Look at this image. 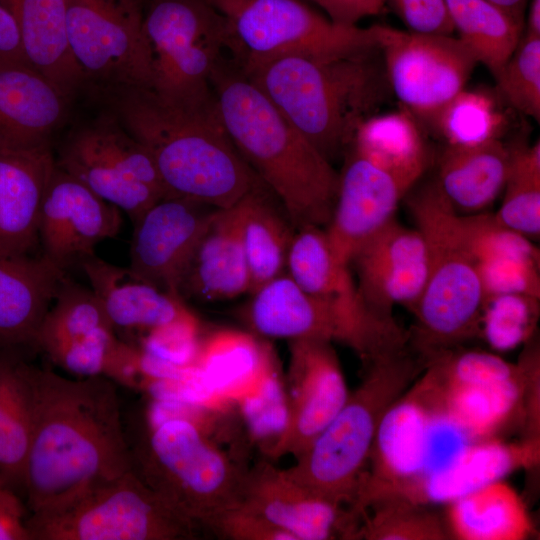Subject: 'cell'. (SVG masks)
Returning a JSON list of instances; mask_svg holds the SVG:
<instances>
[{
	"instance_id": "7402d4cb",
	"label": "cell",
	"mask_w": 540,
	"mask_h": 540,
	"mask_svg": "<svg viewBox=\"0 0 540 540\" xmlns=\"http://www.w3.org/2000/svg\"><path fill=\"white\" fill-rule=\"evenodd\" d=\"M405 196L390 175L347 151L333 213L324 228L338 259L350 265L355 253L395 218Z\"/></svg>"
},
{
	"instance_id": "603a6c76",
	"label": "cell",
	"mask_w": 540,
	"mask_h": 540,
	"mask_svg": "<svg viewBox=\"0 0 540 540\" xmlns=\"http://www.w3.org/2000/svg\"><path fill=\"white\" fill-rule=\"evenodd\" d=\"M539 458V437L512 443L499 438L468 441L442 464L431 467L401 497L425 505L448 504L519 469L537 465Z\"/></svg>"
},
{
	"instance_id": "7a4b0ae2",
	"label": "cell",
	"mask_w": 540,
	"mask_h": 540,
	"mask_svg": "<svg viewBox=\"0 0 540 540\" xmlns=\"http://www.w3.org/2000/svg\"><path fill=\"white\" fill-rule=\"evenodd\" d=\"M109 110L150 153L169 196L228 209L266 186L242 158L215 97L171 104L147 88L105 92Z\"/></svg>"
},
{
	"instance_id": "f35d334b",
	"label": "cell",
	"mask_w": 540,
	"mask_h": 540,
	"mask_svg": "<svg viewBox=\"0 0 540 540\" xmlns=\"http://www.w3.org/2000/svg\"><path fill=\"white\" fill-rule=\"evenodd\" d=\"M510 162L502 203L494 213L503 226L534 241L540 236V143H508Z\"/></svg>"
},
{
	"instance_id": "8d00e7d4",
	"label": "cell",
	"mask_w": 540,
	"mask_h": 540,
	"mask_svg": "<svg viewBox=\"0 0 540 540\" xmlns=\"http://www.w3.org/2000/svg\"><path fill=\"white\" fill-rule=\"evenodd\" d=\"M512 112L495 87H465L423 127L446 145H477L503 140Z\"/></svg>"
},
{
	"instance_id": "d6986e66",
	"label": "cell",
	"mask_w": 540,
	"mask_h": 540,
	"mask_svg": "<svg viewBox=\"0 0 540 540\" xmlns=\"http://www.w3.org/2000/svg\"><path fill=\"white\" fill-rule=\"evenodd\" d=\"M240 504L293 540L358 539V510L310 491L267 459L247 470Z\"/></svg>"
},
{
	"instance_id": "f907efd6",
	"label": "cell",
	"mask_w": 540,
	"mask_h": 540,
	"mask_svg": "<svg viewBox=\"0 0 540 540\" xmlns=\"http://www.w3.org/2000/svg\"><path fill=\"white\" fill-rule=\"evenodd\" d=\"M29 65L19 28L7 9L0 3V65Z\"/></svg>"
},
{
	"instance_id": "681fc988",
	"label": "cell",
	"mask_w": 540,
	"mask_h": 540,
	"mask_svg": "<svg viewBox=\"0 0 540 540\" xmlns=\"http://www.w3.org/2000/svg\"><path fill=\"white\" fill-rule=\"evenodd\" d=\"M319 6L332 21L357 25L366 17L376 16L385 9V0H307Z\"/></svg>"
},
{
	"instance_id": "30bf717a",
	"label": "cell",
	"mask_w": 540,
	"mask_h": 540,
	"mask_svg": "<svg viewBox=\"0 0 540 540\" xmlns=\"http://www.w3.org/2000/svg\"><path fill=\"white\" fill-rule=\"evenodd\" d=\"M31 540H184L199 527L131 469L59 513L25 522Z\"/></svg>"
},
{
	"instance_id": "4316f807",
	"label": "cell",
	"mask_w": 540,
	"mask_h": 540,
	"mask_svg": "<svg viewBox=\"0 0 540 540\" xmlns=\"http://www.w3.org/2000/svg\"><path fill=\"white\" fill-rule=\"evenodd\" d=\"M460 219L485 297L501 293L540 297V255L532 240L503 226L493 214H460Z\"/></svg>"
},
{
	"instance_id": "3957f363",
	"label": "cell",
	"mask_w": 540,
	"mask_h": 540,
	"mask_svg": "<svg viewBox=\"0 0 540 540\" xmlns=\"http://www.w3.org/2000/svg\"><path fill=\"white\" fill-rule=\"evenodd\" d=\"M210 85L224 128L297 230L325 228L336 202L339 173L273 105L228 54Z\"/></svg>"
},
{
	"instance_id": "52a82bcc",
	"label": "cell",
	"mask_w": 540,
	"mask_h": 540,
	"mask_svg": "<svg viewBox=\"0 0 540 540\" xmlns=\"http://www.w3.org/2000/svg\"><path fill=\"white\" fill-rule=\"evenodd\" d=\"M130 454L138 477L199 526L208 528L241 502L248 469L191 419L151 425Z\"/></svg>"
},
{
	"instance_id": "e0dca14e",
	"label": "cell",
	"mask_w": 540,
	"mask_h": 540,
	"mask_svg": "<svg viewBox=\"0 0 540 540\" xmlns=\"http://www.w3.org/2000/svg\"><path fill=\"white\" fill-rule=\"evenodd\" d=\"M285 393L287 427L271 459L299 457L346 403L350 393L331 341L289 340Z\"/></svg>"
},
{
	"instance_id": "484cf974",
	"label": "cell",
	"mask_w": 540,
	"mask_h": 540,
	"mask_svg": "<svg viewBox=\"0 0 540 540\" xmlns=\"http://www.w3.org/2000/svg\"><path fill=\"white\" fill-rule=\"evenodd\" d=\"M183 301L227 300L250 292L236 205L218 209L182 266L173 288Z\"/></svg>"
},
{
	"instance_id": "c3c4849f",
	"label": "cell",
	"mask_w": 540,
	"mask_h": 540,
	"mask_svg": "<svg viewBox=\"0 0 540 540\" xmlns=\"http://www.w3.org/2000/svg\"><path fill=\"white\" fill-rule=\"evenodd\" d=\"M208 528L221 538L231 540H293L287 532L240 503L218 516Z\"/></svg>"
},
{
	"instance_id": "cb8c5ba5",
	"label": "cell",
	"mask_w": 540,
	"mask_h": 540,
	"mask_svg": "<svg viewBox=\"0 0 540 540\" xmlns=\"http://www.w3.org/2000/svg\"><path fill=\"white\" fill-rule=\"evenodd\" d=\"M70 98L29 65H0V154L52 149Z\"/></svg>"
},
{
	"instance_id": "7bdbcfd3",
	"label": "cell",
	"mask_w": 540,
	"mask_h": 540,
	"mask_svg": "<svg viewBox=\"0 0 540 540\" xmlns=\"http://www.w3.org/2000/svg\"><path fill=\"white\" fill-rule=\"evenodd\" d=\"M495 88L517 113L540 121V37L522 35L506 62L493 74Z\"/></svg>"
},
{
	"instance_id": "836d02e7",
	"label": "cell",
	"mask_w": 540,
	"mask_h": 540,
	"mask_svg": "<svg viewBox=\"0 0 540 540\" xmlns=\"http://www.w3.org/2000/svg\"><path fill=\"white\" fill-rule=\"evenodd\" d=\"M444 522L457 540H524L534 527L526 503L507 482L497 480L448 504Z\"/></svg>"
},
{
	"instance_id": "83f0119b",
	"label": "cell",
	"mask_w": 540,
	"mask_h": 540,
	"mask_svg": "<svg viewBox=\"0 0 540 540\" xmlns=\"http://www.w3.org/2000/svg\"><path fill=\"white\" fill-rule=\"evenodd\" d=\"M114 328L151 330L185 314L183 300L95 254L80 263Z\"/></svg>"
},
{
	"instance_id": "b9f144b4",
	"label": "cell",
	"mask_w": 540,
	"mask_h": 540,
	"mask_svg": "<svg viewBox=\"0 0 540 540\" xmlns=\"http://www.w3.org/2000/svg\"><path fill=\"white\" fill-rule=\"evenodd\" d=\"M540 297L501 293L483 301L478 336L497 352L519 347L533 336L539 318Z\"/></svg>"
},
{
	"instance_id": "e575fe53",
	"label": "cell",
	"mask_w": 540,
	"mask_h": 540,
	"mask_svg": "<svg viewBox=\"0 0 540 540\" xmlns=\"http://www.w3.org/2000/svg\"><path fill=\"white\" fill-rule=\"evenodd\" d=\"M275 200V195L265 186L236 204L251 294L284 274L287 268L296 229Z\"/></svg>"
},
{
	"instance_id": "ac0fdd59",
	"label": "cell",
	"mask_w": 540,
	"mask_h": 540,
	"mask_svg": "<svg viewBox=\"0 0 540 540\" xmlns=\"http://www.w3.org/2000/svg\"><path fill=\"white\" fill-rule=\"evenodd\" d=\"M122 211L54 165L43 195L38 240L42 256L66 270L119 233Z\"/></svg>"
},
{
	"instance_id": "d6a6232c",
	"label": "cell",
	"mask_w": 540,
	"mask_h": 540,
	"mask_svg": "<svg viewBox=\"0 0 540 540\" xmlns=\"http://www.w3.org/2000/svg\"><path fill=\"white\" fill-rule=\"evenodd\" d=\"M14 18L30 66L68 98L86 84L67 38L64 0H0Z\"/></svg>"
},
{
	"instance_id": "9a60e30c",
	"label": "cell",
	"mask_w": 540,
	"mask_h": 540,
	"mask_svg": "<svg viewBox=\"0 0 540 540\" xmlns=\"http://www.w3.org/2000/svg\"><path fill=\"white\" fill-rule=\"evenodd\" d=\"M286 270L304 291L331 307L355 329L363 345L361 360L407 337L394 319H382L369 310L350 265L335 255L324 228L306 226L295 231Z\"/></svg>"
},
{
	"instance_id": "1f68e13d",
	"label": "cell",
	"mask_w": 540,
	"mask_h": 540,
	"mask_svg": "<svg viewBox=\"0 0 540 540\" xmlns=\"http://www.w3.org/2000/svg\"><path fill=\"white\" fill-rule=\"evenodd\" d=\"M434 162V178L454 210L462 215L477 214L502 193L510 149L503 140L467 146L444 144Z\"/></svg>"
},
{
	"instance_id": "5b68a950",
	"label": "cell",
	"mask_w": 540,
	"mask_h": 540,
	"mask_svg": "<svg viewBox=\"0 0 540 540\" xmlns=\"http://www.w3.org/2000/svg\"><path fill=\"white\" fill-rule=\"evenodd\" d=\"M429 360L410 340L363 360L361 383L295 464L285 469L288 475L320 496L355 507L382 418Z\"/></svg>"
},
{
	"instance_id": "f6af8a7d",
	"label": "cell",
	"mask_w": 540,
	"mask_h": 540,
	"mask_svg": "<svg viewBox=\"0 0 540 540\" xmlns=\"http://www.w3.org/2000/svg\"><path fill=\"white\" fill-rule=\"evenodd\" d=\"M119 345L112 327H99L47 355L66 371L83 378L108 375Z\"/></svg>"
},
{
	"instance_id": "ab89813d",
	"label": "cell",
	"mask_w": 540,
	"mask_h": 540,
	"mask_svg": "<svg viewBox=\"0 0 540 540\" xmlns=\"http://www.w3.org/2000/svg\"><path fill=\"white\" fill-rule=\"evenodd\" d=\"M99 327H112L99 298L90 287L74 282L65 274L40 325L34 345L47 354Z\"/></svg>"
},
{
	"instance_id": "4dcf8cb0",
	"label": "cell",
	"mask_w": 540,
	"mask_h": 540,
	"mask_svg": "<svg viewBox=\"0 0 540 540\" xmlns=\"http://www.w3.org/2000/svg\"><path fill=\"white\" fill-rule=\"evenodd\" d=\"M347 151L386 172L405 194L435 160L426 130L405 108L367 118L358 126Z\"/></svg>"
},
{
	"instance_id": "816d5d0a",
	"label": "cell",
	"mask_w": 540,
	"mask_h": 540,
	"mask_svg": "<svg viewBox=\"0 0 540 540\" xmlns=\"http://www.w3.org/2000/svg\"><path fill=\"white\" fill-rule=\"evenodd\" d=\"M23 515L0 505V540H31Z\"/></svg>"
},
{
	"instance_id": "7dc6e473",
	"label": "cell",
	"mask_w": 540,
	"mask_h": 540,
	"mask_svg": "<svg viewBox=\"0 0 540 540\" xmlns=\"http://www.w3.org/2000/svg\"><path fill=\"white\" fill-rule=\"evenodd\" d=\"M411 32L454 35L446 0H385Z\"/></svg>"
},
{
	"instance_id": "44dd1931",
	"label": "cell",
	"mask_w": 540,
	"mask_h": 540,
	"mask_svg": "<svg viewBox=\"0 0 540 540\" xmlns=\"http://www.w3.org/2000/svg\"><path fill=\"white\" fill-rule=\"evenodd\" d=\"M217 208L169 196L133 224L129 267L141 278L173 293L176 278Z\"/></svg>"
},
{
	"instance_id": "d4e9b609",
	"label": "cell",
	"mask_w": 540,
	"mask_h": 540,
	"mask_svg": "<svg viewBox=\"0 0 540 540\" xmlns=\"http://www.w3.org/2000/svg\"><path fill=\"white\" fill-rule=\"evenodd\" d=\"M244 316L253 332L261 336L339 341L359 356L363 351L355 329L331 307L304 291L286 272L252 293Z\"/></svg>"
},
{
	"instance_id": "f1b7e54d",
	"label": "cell",
	"mask_w": 540,
	"mask_h": 540,
	"mask_svg": "<svg viewBox=\"0 0 540 540\" xmlns=\"http://www.w3.org/2000/svg\"><path fill=\"white\" fill-rule=\"evenodd\" d=\"M55 165L52 149L0 154V254L31 255L46 185Z\"/></svg>"
},
{
	"instance_id": "7c38bea8",
	"label": "cell",
	"mask_w": 540,
	"mask_h": 540,
	"mask_svg": "<svg viewBox=\"0 0 540 540\" xmlns=\"http://www.w3.org/2000/svg\"><path fill=\"white\" fill-rule=\"evenodd\" d=\"M66 33L86 84L101 92L152 87L144 0H64Z\"/></svg>"
},
{
	"instance_id": "8992f818",
	"label": "cell",
	"mask_w": 540,
	"mask_h": 540,
	"mask_svg": "<svg viewBox=\"0 0 540 540\" xmlns=\"http://www.w3.org/2000/svg\"><path fill=\"white\" fill-rule=\"evenodd\" d=\"M405 197L428 252L427 280L412 312L415 325L409 339L418 351L432 357L478 336L484 289L460 214L435 178Z\"/></svg>"
},
{
	"instance_id": "74e56055",
	"label": "cell",
	"mask_w": 540,
	"mask_h": 540,
	"mask_svg": "<svg viewBox=\"0 0 540 540\" xmlns=\"http://www.w3.org/2000/svg\"><path fill=\"white\" fill-rule=\"evenodd\" d=\"M454 32L493 75L520 41L524 23L489 0H446Z\"/></svg>"
},
{
	"instance_id": "6da1fadb",
	"label": "cell",
	"mask_w": 540,
	"mask_h": 540,
	"mask_svg": "<svg viewBox=\"0 0 540 540\" xmlns=\"http://www.w3.org/2000/svg\"><path fill=\"white\" fill-rule=\"evenodd\" d=\"M34 417L24 484L33 516L59 513L132 469L115 386L33 368Z\"/></svg>"
},
{
	"instance_id": "ba28073f",
	"label": "cell",
	"mask_w": 540,
	"mask_h": 540,
	"mask_svg": "<svg viewBox=\"0 0 540 540\" xmlns=\"http://www.w3.org/2000/svg\"><path fill=\"white\" fill-rule=\"evenodd\" d=\"M227 20L241 67L296 55L329 61L381 50L383 25L336 23L304 0H208Z\"/></svg>"
},
{
	"instance_id": "8fae6325",
	"label": "cell",
	"mask_w": 540,
	"mask_h": 540,
	"mask_svg": "<svg viewBox=\"0 0 540 540\" xmlns=\"http://www.w3.org/2000/svg\"><path fill=\"white\" fill-rule=\"evenodd\" d=\"M55 164L125 212L133 224L169 197L148 150L110 110L73 128Z\"/></svg>"
},
{
	"instance_id": "5bb4252c",
	"label": "cell",
	"mask_w": 540,
	"mask_h": 540,
	"mask_svg": "<svg viewBox=\"0 0 540 540\" xmlns=\"http://www.w3.org/2000/svg\"><path fill=\"white\" fill-rule=\"evenodd\" d=\"M381 55L391 93L423 126L462 91L478 60L457 36L383 25Z\"/></svg>"
},
{
	"instance_id": "9f6ffc18",
	"label": "cell",
	"mask_w": 540,
	"mask_h": 540,
	"mask_svg": "<svg viewBox=\"0 0 540 540\" xmlns=\"http://www.w3.org/2000/svg\"><path fill=\"white\" fill-rule=\"evenodd\" d=\"M304 1H307V0H304ZM308 2V1H307Z\"/></svg>"
},
{
	"instance_id": "ffe728a7",
	"label": "cell",
	"mask_w": 540,
	"mask_h": 540,
	"mask_svg": "<svg viewBox=\"0 0 540 540\" xmlns=\"http://www.w3.org/2000/svg\"><path fill=\"white\" fill-rule=\"evenodd\" d=\"M358 276L357 286L369 310L392 320L395 306L410 312L416 308L428 275L424 237L396 218L372 236L350 261Z\"/></svg>"
},
{
	"instance_id": "db71d44e",
	"label": "cell",
	"mask_w": 540,
	"mask_h": 540,
	"mask_svg": "<svg viewBox=\"0 0 540 540\" xmlns=\"http://www.w3.org/2000/svg\"><path fill=\"white\" fill-rule=\"evenodd\" d=\"M498 5L518 21L524 23V11L528 0H489Z\"/></svg>"
},
{
	"instance_id": "d590c367",
	"label": "cell",
	"mask_w": 540,
	"mask_h": 540,
	"mask_svg": "<svg viewBox=\"0 0 540 540\" xmlns=\"http://www.w3.org/2000/svg\"><path fill=\"white\" fill-rule=\"evenodd\" d=\"M33 368L21 360L0 359V477L21 486L33 429Z\"/></svg>"
},
{
	"instance_id": "60d3db41",
	"label": "cell",
	"mask_w": 540,
	"mask_h": 540,
	"mask_svg": "<svg viewBox=\"0 0 540 540\" xmlns=\"http://www.w3.org/2000/svg\"><path fill=\"white\" fill-rule=\"evenodd\" d=\"M358 539L446 540L450 539L444 519L428 505L400 496H385L369 502L362 510Z\"/></svg>"
},
{
	"instance_id": "277c9868",
	"label": "cell",
	"mask_w": 540,
	"mask_h": 540,
	"mask_svg": "<svg viewBox=\"0 0 540 540\" xmlns=\"http://www.w3.org/2000/svg\"><path fill=\"white\" fill-rule=\"evenodd\" d=\"M241 68L330 163L391 93L381 51L329 61L287 55Z\"/></svg>"
},
{
	"instance_id": "11a10c76",
	"label": "cell",
	"mask_w": 540,
	"mask_h": 540,
	"mask_svg": "<svg viewBox=\"0 0 540 540\" xmlns=\"http://www.w3.org/2000/svg\"><path fill=\"white\" fill-rule=\"evenodd\" d=\"M0 505L24 515V507L10 490L0 486Z\"/></svg>"
},
{
	"instance_id": "4fadbf2b",
	"label": "cell",
	"mask_w": 540,
	"mask_h": 540,
	"mask_svg": "<svg viewBox=\"0 0 540 540\" xmlns=\"http://www.w3.org/2000/svg\"><path fill=\"white\" fill-rule=\"evenodd\" d=\"M521 358L523 368L516 376L480 383L442 379L428 363L420 381L436 418L468 441L497 438L519 419L527 437H539V351L529 348Z\"/></svg>"
},
{
	"instance_id": "bcb514c9",
	"label": "cell",
	"mask_w": 540,
	"mask_h": 540,
	"mask_svg": "<svg viewBox=\"0 0 540 540\" xmlns=\"http://www.w3.org/2000/svg\"><path fill=\"white\" fill-rule=\"evenodd\" d=\"M198 321L188 310L175 320L153 328L143 341V350L178 365H195L199 353Z\"/></svg>"
},
{
	"instance_id": "ee69618b",
	"label": "cell",
	"mask_w": 540,
	"mask_h": 540,
	"mask_svg": "<svg viewBox=\"0 0 540 540\" xmlns=\"http://www.w3.org/2000/svg\"><path fill=\"white\" fill-rule=\"evenodd\" d=\"M256 382L253 393L245 397L243 409L251 433L264 451L270 437L267 457L271 459L288 422L285 389L282 388L271 356L259 371Z\"/></svg>"
},
{
	"instance_id": "2e32d148",
	"label": "cell",
	"mask_w": 540,
	"mask_h": 540,
	"mask_svg": "<svg viewBox=\"0 0 540 540\" xmlns=\"http://www.w3.org/2000/svg\"><path fill=\"white\" fill-rule=\"evenodd\" d=\"M437 419L417 381L387 410L372 445L356 508L385 496H402L430 468Z\"/></svg>"
},
{
	"instance_id": "f5cc1de1",
	"label": "cell",
	"mask_w": 540,
	"mask_h": 540,
	"mask_svg": "<svg viewBox=\"0 0 540 540\" xmlns=\"http://www.w3.org/2000/svg\"><path fill=\"white\" fill-rule=\"evenodd\" d=\"M527 18L524 20L523 34L540 37V0H529Z\"/></svg>"
},
{
	"instance_id": "f546056e",
	"label": "cell",
	"mask_w": 540,
	"mask_h": 540,
	"mask_svg": "<svg viewBox=\"0 0 540 540\" xmlns=\"http://www.w3.org/2000/svg\"><path fill=\"white\" fill-rule=\"evenodd\" d=\"M65 274L42 255L0 254V346L34 344Z\"/></svg>"
},
{
	"instance_id": "9c48e42d",
	"label": "cell",
	"mask_w": 540,
	"mask_h": 540,
	"mask_svg": "<svg viewBox=\"0 0 540 540\" xmlns=\"http://www.w3.org/2000/svg\"><path fill=\"white\" fill-rule=\"evenodd\" d=\"M143 30L155 94L177 105L213 96L211 73L229 50L230 30L208 0H144Z\"/></svg>"
}]
</instances>
